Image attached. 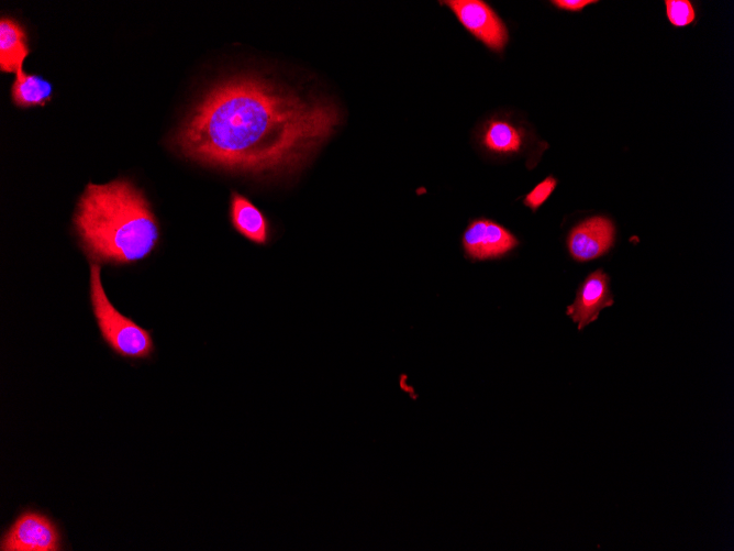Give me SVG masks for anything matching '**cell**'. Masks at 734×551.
<instances>
[{"label":"cell","mask_w":734,"mask_h":551,"mask_svg":"<svg viewBox=\"0 0 734 551\" xmlns=\"http://www.w3.org/2000/svg\"><path fill=\"white\" fill-rule=\"evenodd\" d=\"M342 112L256 75L213 86L176 132L185 157L231 172L281 174L301 167L336 131Z\"/></svg>","instance_id":"cell-1"},{"label":"cell","mask_w":734,"mask_h":551,"mask_svg":"<svg viewBox=\"0 0 734 551\" xmlns=\"http://www.w3.org/2000/svg\"><path fill=\"white\" fill-rule=\"evenodd\" d=\"M73 222L92 263L133 264L149 256L159 241V224L148 200L125 178L103 185L89 183Z\"/></svg>","instance_id":"cell-2"},{"label":"cell","mask_w":734,"mask_h":551,"mask_svg":"<svg viewBox=\"0 0 734 551\" xmlns=\"http://www.w3.org/2000/svg\"><path fill=\"white\" fill-rule=\"evenodd\" d=\"M100 275V265L91 263L90 304L102 340L115 354L124 359H149L155 350L151 331L114 308L105 295Z\"/></svg>","instance_id":"cell-3"},{"label":"cell","mask_w":734,"mask_h":551,"mask_svg":"<svg viewBox=\"0 0 734 551\" xmlns=\"http://www.w3.org/2000/svg\"><path fill=\"white\" fill-rule=\"evenodd\" d=\"M472 135L475 145L483 155L497 159L529 155L533 166L536 155L546 147L523 121L508 112H497L483 119Z\"/></svg>","instance_id":"cell-4"},{"label":"cell","mask_w":734,"mask_h":551,"mask_svg":"<svg viewBox=\"0 0 734 551\" xmlns=\"http://www.w3.org/2000/svg\"><path fill=\"white\" fill-rule=\"evenodd\" d=\"M448 8L461 26L476 40L496 53H501L509 42V32L492 8L481 0L440 1Z\"/></svg>","instance_id":"cell-5"},{"label":"cell","mask_w":734,"mask_h":551,"mask_svg":"<svg viewBox=\"0 0 734 551\" xmlns=\"http://www.w3.org/2000/svg\"><path fill=\"white\" fill-rule=\"evenodd\" d=\"M60 535L56 525L44 514L23 511L3 535L2 551H58Z\"/></svg>","instance_id":"cell-6"},{"label":"cell","mask_w":734,"mask_h":551,"mask_svg":"<svg viewBox=\"0 0 734 551\" xmlns=\"http://www.w3.org/2000/svg\"><path fill=\"white\" fill-rule=\"evenodd\" d=\"M518 244L508 229L486 218L469 221L461 235L465 256L472 262L502 257Z\"/></svg>","instance_id":"cell-7"},{"label":"cell","mask_w":734,"mask_h":551,"mask_svg":"<svg viewBox=\"0 0 734 551\" xmlns=\"http://www.w3.org/2000/svg\"><path fill=\"white\" fill-rule=\"evenodd\" d=\"M614 242V225L603 216H596L574 227L567 238L571 257L587 262L605 254Z\"/></svg>","instance_id":"cell-8"},{"label":"cell","mask_w":734,"mask_h":551,"mask_svg":"<svg viewBox=\"0 0 734 551\" xmlns=\"http://www.w3.org/2000/svg\"><path fill=\"white\" fill-rule=\"evenodd\" d=\"M609 282V276L599 268L590 273L577 289L576 298L567 307L566 315L578 323L579 331L596 321L603 308L614 304Z\"/></svg>","instance_id":"cell-9"},{"label":"cell","mask_w":734,"mask_h":551,"mask_svg":"<svg viewBox=\"0 0 734 551\" xmlns=\"http://www.w3.org/2000/svg\"><path fill=\"white\" fill-rule=\"evenodd\" d=\"M230 218L233 228L251 242L264 245L269 241L270 227L266 216L237 191L231 194Z\"/></svg>","instance_id":"cell-10"},{"label":"cell","mask_w":734,"mask_h":551,"mask_svg":"<svg viewBox=\"0 0 734 551\" xmlns=\"http://www.w3.org/2000/svg\"><path fill=\"white\" fill-rule=\"evenodd\" d=\"M29 54L26 35L19 22L10 18L0 21V69L19 73Z\"/></svg>","instance_id":"cell-11"},{"label":"cell","mask_w":734,"mask_h":551,"mask_svg":"<svg viewBox=\"0 0 734 551\" xmlns=\"http://www.w3.org/2000/svg\"><path fill=\"white\" fill-rule=\"evenodd\" d=\"M11 96L19 107L43 106L52 99L53 87L43 77L21 70L15 74Z\"/></svg>","instance_id":"cell-12"},{"label":"cell","mask_w":734,"mask_h":551,"mask_svg":"<svg viewBox=\"0 0 734 551\" xmlns=\"http://www.w3.org/2000/svg\"><path fill=\"white\" fill-rule=\"evenodd\" d=\"M666 13L669 22L675 26H686L694 21L696 13L688 0L665 1Z\"/></svg>","instance_id":"cell-13"},{"label":"cell","mask_w":734,"mask_h":551,"mask_svg":"<svg viewBox=\"0 0 734 551\" xmlns=\"http://www.w3.org/2000/svg\"><path fill=\"white\" fill-rule=\"evenodd\" d=\"M557 186V179L553 176H547L538 183L527 195H525L523 203L536 212L537 209L548 199Z\"/></svg>","instance_id":"cell-14"},{"label":"cell","mask_w":734,"mask_h":551,"mask_svg":"<svg viewBox=\"0 0 734 551\" xmlns=\"http://www.w3.org/2000/svg\"><path fill=\"white\" fill-rule=\"evenodd\" d=\"M552 3L557 7L558 9L566 10V11H580L585 7L591 4V3H597V1L593 0H554Z\"/></svg>","instance_id":"cell-15"}]
</instances>
